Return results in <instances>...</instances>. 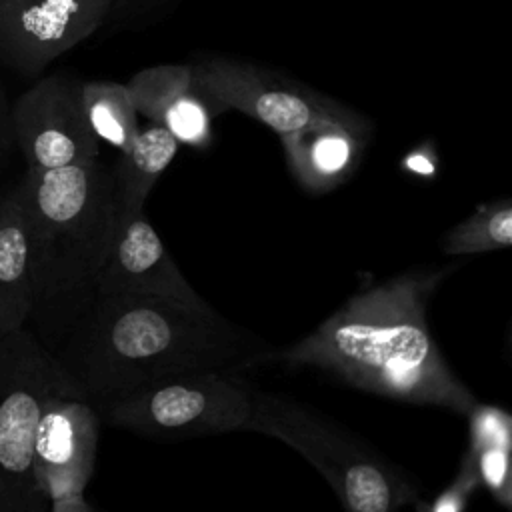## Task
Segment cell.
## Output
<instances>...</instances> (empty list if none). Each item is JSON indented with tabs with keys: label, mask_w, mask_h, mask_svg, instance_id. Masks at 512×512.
Instances as JSON below:
<instances>
[{
	"label": "cell",
	"mask_w": 512,
	"mask_h": 512,
	"mask_svg": "<svg viewBox=\"0 0 512 512\" xmlns=\"http://www.w3.org/2000/svg\"><path fill=\"white\" fill-rule=\"evenodd\" d=\"M248 430L274 436L306 458L344 512H398L420 498L414 480L370 442L290 396L256 390Z\"/></svg>",
	"instance_id": "277c9868"
},
{
	"label": "cell",
	"mask_w": 512,
	"mask_h": 512,
	"mask_svg": "<svg viewBox=\"0 0 512 512\" xmlns=\"http://www.w3.org/2000/svg\"><path fill=\"white\" fill-rule=\"evenodd\" d=\"M52 394L80 396L36 334L24 326L0 336V512H48L32 456L38 418Z\"/></svg>",
	"instance_id": "8992f818"
},
{
	"label": "cell",
	"mask_w": 512,
	"mask_h": 512,
	"mask_svg": "<svg viewBox=\"0 0 512 512\" xmlns=\"http://www.w3.org/2000/svg\"><path fill=\"white\" fill-rule=\"evenodd\" d=\"M190 68L198 86L222 104L224 110L232 108L252 116L278 134L292 132L322 118L366 124L360 114L338 100L256 64L230 58H204Z\"/></svg>",
	"instance_id": "52a82bcc"
},
{
	"label": "cell",
	"mask_w": 512,
	"mask_h": 512,
	"mask_svg": "<svg viewBox=\"0 0 512 512\" xmlns=\"http://www.w3.org/2000/svg\"><path fill=\"white\" fill-rule=\"evenodd\" d=\"M400 168L418 178H434L438 172V154L434 142H420L400 160Z\"/></svg>",
	"instance_id": "44dd1931"
},
{
	"label": "cell",
	"mask_w": 512,
	"mask_h": 512,
	"mask_svg": "<svg viewBox=\"0 0 512 512\" xmlns=\"http://www.w3.org/2000/svg\"><path fill=\"white\" fill-rule=\"evenodd\" d=\"M80 90L82 106L96 138L124 152L140 128L128 86L114 80H88L82 82Z\"/></svg>",
	"instance_id": "e0dca14e"
},
{
	"label": "cell",
	"mask_w": 512,
	"mask_h": 512,
	"mask_svg": "<svg viewBox=\"0 0 512 512\" xmlns=\"http://www.w3.org/2000/svg\"><path fill=\"white\" fill-rule=\"evenodd\" d=\"M178 150L180 142L162 126L148 122L138 128L136 138L120 152L122 158L112 170L122 208L144 210L150 190L176 158Z\"/></svg>",
	"instance_id": "2e32d148"
},
{
	"label": "cell",
	"mask_w": 512,
	"mask_h": 512,
	"mask_svg": "<svg viewBox=\"0 0 512 512\" xmlns=\"http://www.w3.org/2000/svg\"><path fill=\"white\" fill-rule=\"evenodd\" d=\"M180 0H114L104 26L110 32L150 26L176 8Z\"/></svg>",
	"instance_id": "d6986e66"
},
{
	"label": "cell",
	"mask_w": 512,
	"mask_h": 512,
	"mask_svg": "<svg viewBox=\"0 0 512 512\" xmlns=\"http://www.w3.org/2000/svg\"><path fill=\"white\" fill-rule=\"evenodd\" d=\"M14 148H16V142H14V130H12V104L0 80V172L8 164V158Z\"/></svg>",
	"instance_id": "7402d4cb"
},
{
	"label": "cell",
	"mask_w": 512,
	"mask_h": 512,
	"mask_svg": "<svg viewBox=\"0 0 512 512\" xmlns=\"http://www.w3.org/2000/svg\"><path fill=\"white\" fill-rule=\"evenodd\" d=\"M24 210L34 308L28 322L50 348L94 296L122 214L114 172L96 160L26 168L14 186Z\"/></svg>",
	"instance_id": "3957f363"
},
{
	"label": "cell",
	"mask_w": 512,
	"mask_h": 512,
	"mask_svg": "<svg viewBox=\"0 0 512 512\" xmlns=\"http://www.w3.org/2000/svg\"><path fill=\"white\" fill-rule=\"evenodd\" d=\"M468 418V450L462 462L478 488L504 508H512V416L496 404L476 402Z\"/></svg>",
	"instance_id": "5bb4252c"
},
{
	"label": "cell",
	"mask_w": 512,
	"mask_h": 512,
	"mask_svg": "<svg viewBox=\"0 0 512 512\" xmlns=\"http://www.w3.org/2000/svg\"><path fill=\"white\" fill-rule=\"evenodd\" d=\"M34 308L24 210L16 188L0 196V336L28 326Z\"/></svg>",
	"instance_id": "9a60e30c"
},
{
	"label": "cell",
	"mask_w": 512,
	"mask_h": 512,
	"mask_svg": "<svg viewBox=\"0 0 512 512\" xmlns=\"http://www.w3.org/2000/svg\"><path fill=\"white\" fill-rule=\"evenodd\" d=\"M478 488V482L472 474V470L462 462L456 478L432 500L416 498L412 502L416 512H466L470 496Z\"/></svg>",
	"instance_id": "ffe728a7"
},
{
	"label": "cell",
	"mask_w": 512,
	"mask_h": 512,
	"mask_svg": "<svg viewBox=\"0 0 512 512\" xmlns=\"http://www.w3.org/2000/svg\"><path fill=\"white\" fill-rule=\"evenodd\" d=\"M94 296H150L190 308H210L170 258L144 210L126 208L96 276Z\"/></svg>",
	"instance_id": "30bf717a"
},
{
	"label": "cell",
	"mask_w": 512,
	"mask_h": 512,
	"mask_svg": "<svg viewBox=\"0 0 512 512\" xmlns=\"http://www.w3.org/2000/svg\"><path fill=\"white\" fill-rule=\"evenodd\" d=\"M256 390L240 370H186L154 378L96 408L100 422L154 440L248 430Z\"/></svg>",
	"instance_id": "5b68a950"
},
{
	"label": "cell",
	"mask_w": 512,
	"mask_h": 512,
	"mask_svg": "<svg viewBox=\"0 0 512 512\" xmlns=\"http://www.w3.org/2000/svg\"><path fill=\"white\" fill-rule=\"evenodd\" d=\"M82 82L66 74L36 78L12 104L14 142L28 168L50 170L96 160L100 140L92 132Z\"/></svg>",
	"instance_id": "ba28073f"
},
{
	"label": "cell",
	"mask_w": 512,
	"mask_h": 512,
	"mask_svg": "<svg viewBox=\"0 0 512 512\" xmlns=\"http://www.w3.org/2000/svg\"><path fill=\"white\" fill-rule=\"evenodd\" d=\"M114 0H0V62L36 80L64 52L100 30Z\"/></svg>",
	"instance_id": "9c48e42d"
},
{
	"label": "cell",
	"mask_w": 512,
	"mask_h": 512,
	"mask_svg": "<svg viewBox=\"0 0 512 512\" xmlns=\"http://www.w3.org/2000/svg\"><path fill=\"white\" fill-rule=\"evenodd\" d=\"M48 350L94 410L160 376L244 372L276 356L268 342L212 306L150 296H92Z\"/></svg>",
	"instance_id": "7a4b0ae2"
},
{
	"label": "cell",
	"mask_w": 512,
	"mask_h": 512,
	"mask_svg": "<svg viewBox=\"0 0 512 512\" xmlns=\"http://www.w3.org/2000/svg\"><path fill=\"white\" fill-rule=\"evenodd\" d=\"M48 512H94V508L88 504L84 494H78V496L52 500L48 506Z\"/></svg>",
	"instance_id": "603a6c76"
},
{
	"label": "cell",
	"mask_w": 512,
	"mask_h": 512,
	"mask_svg": "<svg viewBox=\"0 0 512 512\" xmlns=\"http://www.w3.org/2000/svg\"><path fill=\"white\" fill-rule=\"evenodd\" d=\"M454 268H418L364 286L276 358L382 398L466 416L478 398L454 374L426 322L428 304Z\"/></svg>",
	"instance_id": "6da1fadb"
},
{
	"label": "cell",
	"mask_w": 512,
	"mask_h": 512,
	"mask_svg": "<svg viewBox=\"0 0 512 512\" xmlns=\"http://www.w3.org/2000/svg\"><path fill=\"white\" fill-rule=\"evenodd\" d=\"M100 418L72 394L46 398L34 436V476L48 502L84 494L96 464Z\"/></svg>",
	"instance_id": "8fae6325"
},
{
	"label": "cell",
	"mask_w": 512,
	"mask_h": 512,
	"mask_svg": "<svg viewBox=\"0 0 512 512\" xmlns=\"http://www.w3.org/2000/svg\"><path fill=\"white\" fill-rule=\"evenodd\" d=\"M126 86L136 112L168 130L180 146H210L214 116L224 112V106L198 86L188 64L142 68Z\"/></svg>",
	"instance_id": "7c38bea8"
},
{
	"label": "cell",
	"mask_w": 512,
	"mask_h": 512,
	"mask_svg": "<svg viewBox=\"0 0 512 512\" xmlns=\"http://www.w3.org/2000/svg\"><path fill=\"white\" fill-rule=\"evenodd\" d=\"M368 124L314 120L280 134L292 176L310 192H330L344 184L360 164Z\"/></svg>",
	"instance_id": "4fadbf2b"
},
{
	"label": "cell",
	"mask_w": 512,
	"mask_h": 512,
	"mask_svg": "<svg viewBox=\"0 0 512 512\" xmlns=\"http://www.w3.org/2000/svg\"><path fill=\"white\" fill-rule=\"evenodd\" d=\"M512 244V202L508 198L478 206L468 218L452 226L442 252L448 256H470L510 248Z\"/></svg>",
	"instance_id": "ac0fdd59"
}]
</instances>
